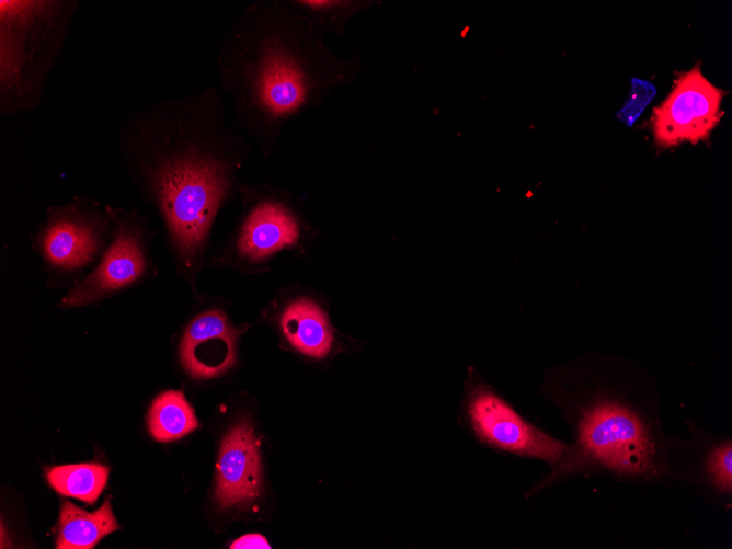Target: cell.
Instances as JSON below:
<instances>
[{"instance_id":"cell-7","label":"cell","mask_w":732,"mask_h":549,"mask_svg":"<svg viewBox=\"0 0 732 549\" xmlns=\"http://www.w3.org/2000/svg\"><path fill=\"white\" fill-rule=\"evenodd\" d=\"M113 235L99 262L62 297L60 306L82 307L102 301L157 276L151 255L156 235L149 216L137 206L129 209L110 205Z\"/></svg>"},{"instance_id":"cell-8","label":"cell","mask_w":732,"mask_h":549,"mask_svg":"<svg viewBox=\"0 0 732 549\" xmlns=\"http://www.w3.org/2000/svg\"><path fill=\"white\" fill-rule=\"evenodd\" d=\"M237 194L247 201L228 245L232 258L256 263L299 243L306 226L290 202L282 195L254 192L240 183Z\"/></svg>"},{"instance_id":"cell-3","label":"cell","mask_w":732,"mask_h":549,"mask_svg":"<svg viewBox=\"0 0 732 549\" xmlns=\"http://www.w3.org/2000/svg\"><path fill=\"white\" fill-rule=\"evenodd\" d=\"M75 0L0 1V113L36 107L67 41Z\"/></svg>"},{"instance_id":"cell-4","label":"cell","mask_w":732,"mask_h":549,"mask_svg":"<svg viewBox=\"0 0 732 549\" xmlns=\"http://www.w3.org/2000/svg\"><path fill=\"white\" fill-rule=\"evenodd\" d=\"M659 451L644 420L628 403L599 394L584 404L575 420V442L552 471L528 494L586 466H598L630 477H649L659 470Z\"/></svg>"},{"instance_id":"cell-10","label":"cell","mask_w":732,"mask_h":549,"mask_svg":"<svg viewBox=\"0 0 732 549\" xmlns=\"http://www.w3.org/2000/svg\"><path fill=\"white\" fill-rule=\"evenodd\" d=\"M239 330L217 308L195 316L184 330L179 354L182 367L195 379H213L237 362Z\"/></svg>"},{"instance_id":"cell-14","label":"cell","mask_w":732,"mask_h":549,"mask_svg":"<svg viewBox=\"0 0 732 549\" xmlns=\"http://www.w3.org/2000/svg\"><path fill=\"white\" fill-rule=\"evenodd\" d=\"M193 408L180 390H165L157 396L148 412V428L158 442L179 439L198 427Z\"/></svg>"},{"instance_id":"cell-12","label":"cell","mask_w":732,"mask_h":549,"mask_svg":"<svg viewBox=\"0 0 732 549\" xmlns=\"http://www.w3.org/2000/svg\"><path fill=\"white\" fill-rule=\"evenodd\" d=\"M281 324L289 343L307 356L324 358L333 348L334 335L329 319L309 299L289 304L282 314Z\"/></svg>"},{"instance_id":"cell-16","label":"cell","mask_w":732,"mask_h":549,"mask_svg":"<svg viewBox=\"0 0 732 549\" xmlns=\"http://www.w3.org/2000/svg\"><path fill=\"white\" fill-rule=\"evenodd\" d=\"M321 32L340 33L350 18L370 7V1L347 0H287Z\"/></svg>"},{"instance_id":"cell-9","label":"cell","mask_w":732,"mask_h":549,"mask_svg":"<svg viewBox=\"0 0 732 549\" xmlns=\"http://www.w3.org/2000/svg\"><path fill=\"white\" fill-rule=\"evenodd\" d=\"M723 95L698 66L680 75L666 100L654 110L652 126L656 145L668 148L707 139L719 121Z\"/></svg>"},{"instance_id":"cell-5","label":"cell","mask_w":732,"mask_h":549,"mask_svg":"<svg viewBox=\"0 0 732 549\" xmlns=\"http://www.w3.org/2000/svg\"><path fill=\"white\" fill-rule=\"evenodd\" d=\"M110 205L79 195L45 209L30 236L49 287L73 286L101 259L113 235Z\"/></svg>"},{"instance_id":"cell-17","label":"cell","mask_w":732,"mask_h":549,"mask_svg":"<svg viewBox=\"0 0 732 549\" xmlns=\"http://www.w3.org/2000/svg\"><path fill=\"white\" fill-rule=\"evenodd\" d=\"M706 471L713 483L722 492L732 491V447L731 442H722L709 454L706 461Z\"/></svg>"},{"instance_id":"cell-2","label":"cell","mask_w":732,"mask_h":549,"mask_svg":"<svg viewBox=\"0 0 732 549\" xmlns=\"http://www.w3.org/2000/svg\"><path fill=\"white\" fill-rule=\"evenodd\" d=\"M216 68L237 128L270 156L287 124L350 82L359 64L335 56L287 0H258L225 36Z\"/></svg>"},{"instance_id":"cell-13","label":"cell","mask_w":732,"mask_h":549,"mask_svg":"<svg viewBox=\"0 0 732 549\" xmlns=\"http://www.w3.org/2000/svg\"><path fill=\"white\" fill-rule=\"evenodd\" d=\"M119 525L110 500L90 513L71 502H64L58 521L57 549H91Z\"/></svg>"},{"instance_id":"cell-11","label":"cell","mask_w":732,"mask_h":549,"mask_svg":"<svg viewBox=\"0 0 732 549\" xmlns=\"http://www.w3.org/2000/svg\"><path fill=\"white\" fill-rule=\"evenodd\" d=\"M258 441L251 423L241 420L225 435L217 464L215 502L221 508L245 506L261 492Z\"/></svg>"},{"instance_id":"cell-19","label":"cell","mask_w":732,"mask_h":549,"mask_svg":"<svg viewBox=\"0 0 732 549\" xmlns=\"http://www.w3.org/2000/svg\"><path fill=\"white\" fill-rule=\"evenodd\" d=\"M232 549H248V548H264L268 549L270 544L267 540L259 534H249L240 537L233 541L230 546Z\"/></svg>"},{"instance_id":"cell-18","label":"cell","mask_w":732,"mask_h":549,"mask_svg":"<svg viewBox=\"0 0 732 549\" xmlns=\"http://www.w3.org/2000/svg\"><path fill=\"white\" fill-rule=\"evenodd\" d=\"M654 94L655 88L649 81L633 79L631 93L618 114L619 118L628 126L632 125Z\"/></svg>"},{"instance_id":"cell-15","label":"cell","mask_w":732,"mask_h":549,"mask_svg":"<svg viewBox=\"0 0 732 549\" xmlns=\"http://www.w3.org/2000/svg\"><path fill=\"white\" fill-rule=\"evenodd\" d=\"M108 474L110 468L96 462L56 466L46 470L47 481L54 490L89 504L98 500Z\"/></svg>"},{"instance_id":"cell-1","label":"cell","mask_w":732,"mask_h":549,"mask_svg":"<svg viewBox=\"0 0 732 549\" xmlns=\"http://www.w3.org/2000/svg\"><path fill=\"white\" fill-rule=\"evenodd\" d=\"M117 146L136 190L162 219L178 268L192 279L219 210L238 191L249 139L231 123L221 93L207 87L133 114Z\"/></svg>"},{"instance_id":"cell-6","label":"cell","mask_w":732,"mask_h":549,"mask_svg":"<svg viewBox=\"0 0 732 549\" xmlns=\"http://www.w3.org/2000/svg\"><path fill=\"white\" fill-rule=\"evenodd\" d=\"M458 422L490 449L542 460L552 468L569 448L522 416L473 367L464 381Z\"/></svg>"}]
</instances>
